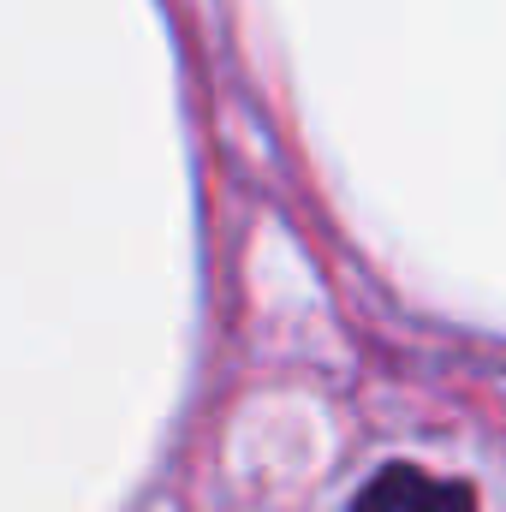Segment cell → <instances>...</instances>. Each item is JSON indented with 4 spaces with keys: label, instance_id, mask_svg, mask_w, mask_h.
<instances>
[{
    "label": "cell",
    "instance_id": "cell-1",
    "mask_svg": "<svg viewBox=\"0 0 506 512\" xmlns=\"http://www.w3.org/2000/svg\"><path fill=\"white\" fill-rule=\"evenodd\" d=\"M352 512H477V495L453 477H429L417 465H387L358 489Z\"/></svg>",
    "mask_w": 506,
    "mask_h": 512
}]
</instances>
